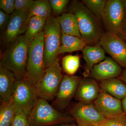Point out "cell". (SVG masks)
Listing matches in <instances>:
<instances>
[{"label": "cell", "mask_w": 126, "mask_h": 126, "mask_svg": "<svg viewBox=\"0 0 126 126\" xmlns=\"http://www.w3.org/2000/svg\"><path fill=\"white\" fill-rule=\"evenodd\" d=\"M15 115V108L11 97L6 101L1 102L0 126H12Z\"/></svg>", "instance_id": "23"}, {"label": "cell", "mask_w": 126, "mask_h": 126, "mask_svg": "<svg viewBox=\"0 0 126 126\" xmlns=\"http://www.w3.org/2000/svg\"><path fill=\"white\" fill-rule=\"evenodd\" d=\"M16 80V75L0 61V98L1 102L6 101L11 98Z\"/></svg>", "instance_id": "17"}, {"label": "cell", "mask_w": 126, "mask_h": 126, "mask_svg": "<svg viewBox=\"0 0 126 126\" xmlns=\"http://www.w3.org/2000/svg\"><path fill=\"white\" fill-rule=\"evenodd\" d=\"M118 78L121 79L126 84V68L123 71L121 76Z\"/></svg>", "instance_id": "32"}, {"label": "cell", "mask_w": 126, "mask_h": 126, "mask_svg": "<svg viewBox=\"0 0 126 126\" xmlns=\"http://www.w3.org/2000/svg\"><path fill=\"white\" fill-rule=\"evenodd\" d=\"M15 0H0V10L8 15H11L15 11Z\"/></svg>", "instance_id": "30"}, {"label": "cell", "mask_w": 126, "mask_h": 126, "mask_svg": "<svg viewBox=\"0 0 126 126\" xmlns=\"http://www.w3.org/2000/svg\"><path fill=\"white\" fill-rule=\"evenodd\" d=\"M11 98L15 108L28 117L39 99L35 86L26 77H16Z\"/></svg>", "instance_id": "6"}, {"label": "cell", "mask_w": 126, "mask_h": 126, "mask_svg": "<svg viewBox=\"0 0 126 126\" xmlns=\"http://www.w3.org/2000/svg\"><path fill=\"white\" fill-rule=\"evenodd\" d=\"M63 77L58 58L52 65L46 68L35 85L39 98L47 101L54 99Z\"/></svg>", "instance_id": "4"}, {"label": "cell", "mask_w": 126, "mask_h": 126, "mask_svg": "<svg viewBox=\"0 0 126 126\" xmlns=\"http://www.w3.org/2000/svg\"><path fill=\"white\" fill-rule=\"evenodd\" d=\"M15 10L25 12L27 14L33 6V0H15Z\"/></svg>", "instance_id": "29"}, {"label": "cell", "mask_w": 126, "mask_h": 126, "mask_svg": "<svg viewBox=\"0 0 126 126\" xmlns=\"http://www.w3.org/2000/svg\"><path fill=\"white\" fill-rule=\"evenodd\" d=\"M62 67L65 73L69 76H73L78 70L80 65V58L78 55H68L63 58Z\"/></svg>", "instance_id": "24"}, {"label": "cell", "mask_w": 126, "mask_h": 126, "mask_svg": "<svg viewBox=\"0 0 126 126\" xmlns=\"http://www.w3.org/2000/svg\"></svg>", "instance_id": "38"}, {"label": "cell", "mask_w": 126, "mask_h": 126, "mask_svg": "<svg viewBox=\"0 0 126 126\" xmlns=\"http://www.w3.org/2000/svg\"><path fill=\"white\" fill-rule=\"evenodd\" d=\"M80 77L77 76L64 75L53 104L55 108L63 110L66 108L75 96Z\"/></svg>", "instance_id": "12"}, {"label": "cell", "mask_w": 126, "mask_h": 126, "mask_svg": "<svg viewBox=\"0 0 126 126\" xmlns=\"http://www.w3.org/2000/svg\"><path fill=\"white\" fill-rule=\"evenodd\" d=\"M100 91L122 100L126 97V84L118 78L101 81Z\"/></svg>", "instance_id": "18"}, {"label": "cell", "mask_w": 126, "mask_h": 126, "mask_svg": "<svg viewBox=\"0 0 126 126\" xmlns=\"http://www.w3.org/2000/svg\"><path fill=\"white\" fill-rule=\"evenodd\" d=\"M15 108V117L12 126H29L28 117L19 109Z\"/></svg>", "instance_id": "28"}, {"label": "cell", "mask_w": 126, "mask_h": 126, "mask_svg": "<svg viewBox=\"0 0 126 126\" xmlns=\"http://www.w3.org/2000/svg\"><path fill=\"white\" fill-rule=\"evenodd\" d=\"M98 44L121 67L126 68V43L120 36L106 32Z\"/></svg>", "instance_id": "10"}, {"label": "cell", "mask_w": 126, "mask_h": 126, "mask_svg": "<svg viewBox=\"0 0 126 126\" xmlns=\"http://www.w3.org/2000/svg\"><path fill=\"white\" fill-rule=\"evenodd\" d=\"M57 18L62 32L82 38L77 18L74 15L69 12L63 13Z\"/></svg>", "instance_id": "20"}, {"label": "cell", "mask_w": 126, "mask_h": 126, "mask_svg": "<svg viewBox=\"0 0 126 126\" xmlns=\"http://www.w3.org/2000/svg\"><path fill=\"white\" fill-rule=\"evenodd\" d=\"M69 113L78 126H99L105 119L93 103L79 102L71 108Z\"/></svg>", "instance_id": "9"}, {"label": "cell", "mask_w": 126, "mask_h": 126, "mask_svg": "<svg viewBox=\"0 0 126 126\" xmlns=\"http://www.w3.org/2000/svg\"><path fill=\"white\" fill-rule=\"evenodd\" d=\"M126 12L123 0H109L101 17L106 32L120 36L123 32Z\"/></svg>", "instance_id": "8"}, {"label": "cell", "mask_w": 126, "mask_h": 126, "mask_svg": "<svg viewBox=\"0 0 126 126\" xmlns=\"http://www.w3.org/2000/svg\"><path fill=\"white\" fill-rule=\"evenodd\" d=\"M122 103L123 112L126 114V97L122 100Z\"/></svg>", "instance_id": "33"}, {"label": "cell", "mask_w": 126, "mask_h": 126, "mask_svg": "<svg viewBox=\"0 0 126 126\" xmlns=\"http://www.w3.org/2000/svg\"><path fill=\"white\" fill-rule=\"evenodd\" d=\"M82 51L86 62L83 75L87 78L90 75L94 66L103 61L106 56L105 50L98 43L94 46L86 45Z\"/></svg>", "instance_id": "16"}, {"label": "cell", "mask_w": 126, "mask_h": 126, "mask_svg": "<svg viewBox=\"0 0 126 126\" xmlns=\"http://www.w3.org/2000/svg\"><path fill=\"white\" fill-rule=\"evenodd\" d=\"M95 108L105 118L123 113L121 100L104 92H100L93 102Z\"/></svg>", "instance_id": "14"}, {"label": "cell", "mask_w": 126, "mask_h": 126, "mask_svg": "<svg viewBox=\"0 0 126 126\" xmlns=\"http://www.w3.org/2000/svg\"><path fill=\"white\" fill-rule=\"evenodd\" d=\"M107 1L105 0H83L82 2L97 18L101 20Z\"/></svg>", "instance_id": "25"}, {"label": "cell", "mask_w": 126, "mask_h": 126, "mask_svg": "<svg viewBox=\"0 0 126 126\" xmlns=\"http://www.w3.org/2000/svg\"><path fill=\"white\" fill-rule=\"evenodd\" d=\"M68 12L77 18L79 30L87 44H97L105 33L100 20L81 1L73 0L68 8Z\"/></svg>", "instance_id": "1"}, {"label": "cell", "mask_w": 126, "mask_h": 126, "mask_svg": "<svg viewBox=\"0 0 126 126\" xmlns=\"http://www.w3.org/2000/svg\"><path fill=\"white\" fill-rule=\"evenodd\" d=\"M74 121L70 115L59 111L47 100L39 98L28 116L29 126H56Z\"/></svg>", "instance_id": "3"}, {"label": "cell", "mask_w": 126, "mask_h": 126, "mask_svg": "<svg viewBox=\"0 0 126 126\" xmlns=\"http://www.w3.org/2000/svg\"></svg>", "instance_id": "37"}, {"label": "cell", "mask_w": 126, "mask_h": 126, "mask_svg": "<svg viewBox=\"0 0 126 126\" xmlns=\"http://www.w3.org/2000/svg\"><path fill=\"white\" fill-rule=\"evenodd\" d=\"M100 126H126V114L123 112L120 115L106 118Z\"/></svg>", "instance_id": "26"}, {"label": "cell", "mask_w": 126, "mask_h": 126, "mask_svg": "<svg viewBox=\"0 0 126 126\" xmlns=\"http://www.w3.org/2000/svg\"><path fill=\"white\" fill-rule=\"evenodd\" d=\"M52 11L49 1L48 0H35L33 6L27 14L28 23L30 19L34 16L48 19L51 16Z\"/></svg>", "instance_id": "22"}, {"label": "cell", "mask_w": 126, "mask_h": 126, "mask_svg": "<svg viewBox=\"0 0 126 126\" xmlns=\"http://www.w3.org/2000/svg\"><path fill=\"white\" fill-rule=\"evenodd\" d=\"M52 11L56 15L63 13L67 8L68 0H49Z\"/></svg>", "instance_id": "27"}, {"label": "cell", "mask_w": 126, "mask_h": 126, "mask_svg": "<svg viewBox=\"0 0 126 126\" xmlns=\"http://www.w3.org/2000/svg\"><path fill=\"white\" fill-rule=\"evenodd\" d=\"M10 18V15H8L2 10H0V29L1 32L7 26Z\"/></svg>", "instance_id": "31"}, {"label": "cell", "mask_w": 126, "mask_h": 126, "mask_svg": "<svg viewBox=\"0 0 126 126\" xmlns=\"http://www.w3.org/2000/svg\"><path fill=\"white\" fill-rule=\"evenodd\" d=\"M47 19L36 16H33L30 19L24 35L26 42L29 46L35 37L43 31Z\"/></svg>", "instance_id": "21"}, {"label": "cell", "mask_w": 126, "mask_h": 126, "mask_svg": "<svg viewBox=\"0 0 126 126\" xmlns=\"http://www.w3.org/2000/svg\"><path fill=\"white\" fill-rule=\"evenodd\" d=\"M119 36H120L122 39H123L126 41V31H124V32Z\"/></svg>", "instance_id": "35"}, {"label": "cell", "mask_w": 126, "mask_h": 126, "mask_svg": "<svg viewBox=\"0 0 126 126\" xmlns=\"http://www.w3.org/2000/svg\"><path fill=\"white\" fill-rule=\"evenodd\" d=\"M100 92L99 86L94 79L87 77L81 79L75 94V99L80 102L93 103Z\"/></svg>", "instance_id": "15"}, {"label": "cell", "mask_w": 126, "mask_h": 126, "mask_svg": "<svg viewBox=\"0 0 126 126\" xmlns=\"http://www.w3.org/2000/svg\"><path fill=\"white\" fill-rule=\"evenodd\" d=\"M28 23L27 14L25 12L15 10L11 15L9 23L1 35L2 47L5 48L13 40L25 33Z\"/></svg>", "instance_id": "11"}, {"label": "cell", "mask_w": 126, "mask_h": 126, "mask_svg": "<svg viewBox=\"0 0 126 126\" xmlns=\"http://www.w3.org/2000/svg\"><path fill=\"white\" fill-rule=\"evenodd\" d=\"M122 72V67L117 62L111 58L106 57L103 61L94 66L89 76L102 81L119 78Z\"/></svg>", "instance_id": "13"}, {"label": "cell", "mask_w": 126, "mask_h": 126, "mask_svg": "<svg viewBox=\"0 0 126 126\" xmlns=\"http://www.w3.org/2000/svg\"><path fill=\"white\" fill-rule=\"evenodd\" d=\"M45 68L43 31L35 37L29 46L26 78L35 85Z\"/></svg>", "instance_id": "5"}, {"label": "cell", "mask_w": 126, "mask_h": 126, "mask_svg": "<svg viewBox=\"0 0 126 126\" xmlns=\"http://www.w3.org/2000/svg\"><path fill=\"white\" fill-rule=\"evenodd\" d=\"M61 34V45L59 48V54L82 51L87 45L86 42L81 38L66 34L62 32Z\"/></svg>", "instance_id": "19"}, {"label": "cell", "mask_w": 126, "mask_h": 126, "mask_svg": "<svg viewBox=\"0 0 126 126\" xmlns=\"http://www.w3.org/2000/svg\"><path fill=\"white\" fill-rule=\"evenodd\" d=\"M123 3L125 7V12H126V17H125V22H124V24H126V0H123Z\"/></svg>", "instance_id": "36"}, {"label": "cell", "mask_w": 126, "mask_h": 126, "mask_svg": "<svg viewBox=\"0 0 126 126\" xmlns=\"http://www.w3.org/2000/svg\"><path fill=\"white\" fill-rule=\"evenodd\" d=\"M44 33V62L46 68L52 65L58 55L61 45V31L58 18L50 16L46 21Z\"/></svg>", "instance_id": "7"}, {"label": "cell", "mask_w": 126, "mask_h": 126, "mask_svg": "<svg viewBox=\"0 0 126 126\" xmlns=\"http://www.w3.org/2000/svg\"><path fill=\"white\" fill-rule=\"evenodd\" d=\"M29 45L24 35L18 36L7 46L1 61L18 77H26Z\"/></svg>", "instance_id": "2"}, {"label": "cell", "mask_w": 126, "mask_h": 126, "mask_svg": "<svg viewBox=\"0 0 126 126\" xmlns=\"http://www.w3.org/2000/svg\"><path fill=\"white\" fill-rule=\"evenodd\" d=\"M56 126H78L77 125L74 124V123H72L70 124H60V125H58Z\"/></svg>", "instance_id": "34"}]
</instances>
